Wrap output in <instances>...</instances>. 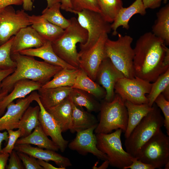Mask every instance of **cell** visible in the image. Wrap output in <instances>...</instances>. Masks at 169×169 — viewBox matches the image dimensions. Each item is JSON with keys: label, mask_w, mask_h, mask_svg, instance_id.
I'll return each mask as SVG.
<instances>
[{"label": "cell", "mask_w": 169, "mask_h": 169, "mask_svg": "<svg viewBox=\"0 0 169 169\" xmlns=\"http://www.w3.org/2000/svg\"><path fill=\"white\" fill-rule=\"evenodd\" d=\"M19 53L23 55L40 58L46 62L60 66L63 68L77 69L60 59L54 51L51 42L49 41H47L39 47L25 49Z\"/></svg>", "instance_id": "cell-20"}, {"label": "cell", "mask_w": 169, "mask_h": 169, "mask_svg": "<svg viewBox=\"0 0 169 169\" xmlns=\"http://www.w3.org/2000/svg\"><path fill=\"white\" fill-rule=\"evenodd\" d=\"M79 69L63 68L53 76L52 79L42 85L41 88L48 89L61 87H72L74 84Z\"/></svg>", "instance_id": "cell-31"}, {"label": "cell", "mask_w": 169, "mask_h": 169, "mask_svg": "<svg viewBox=\"0 0 169 169\" xmlns=\"http://www.w3.org/2000/svg\"><path fill=\"white\" fill-rule=\"evenodd\" d=\"M155 169L161 168L169 161V137L161 129L141 148L136 157Z\"/></svg>", "instance_id": "cell-8"}, {"label": "cell", "mask_w": 169, "mask_h": 169, "mask_svg": "<svg viewBox=\"0 0 169 169\" xmlns=\"http://www.w3.org/2000/svg\"><path fill=\"white\" fill-rule=\"evenodd\" d=\"M8 139V135L7 131H5L3 132H0V153L2 150V144L3 141L7 142Z\"/></svg>", "instance_id": "cell-50"}, {"label": "cell", "mask_w": 169, "mask_h": 169, "mask_svg": "<svg viewBox=\"0 0 169 169\" xmlns=\"http://www.w3.org/2000/svg\"><path fill=\"white\" fill-rule=\"evenodd\" d=\"M16 151L25 169H44V168L39 164L36 158L24 153Z\"/></svg>", "instance_id": "cell-40"}, {"label": "cell", "mask_w": 169, "mask_h": 169, "mask_svg": "<svg viewBox=\"0 0 169 169\" xmlns=\"http://www.w3.org/2000/svg\"><path fill=\"white\" fill-rule=\"evenodd\" d=\"M123 77V74L116 68L109 58L103 59L97 71L96 80L105 90V100L109 102L113 99L115 85L119 79Z\"/></svg>", "instance_id": "cell-15"}, {"label": "cell", "mask_w": 169, "mask_h": 169, "mask_svg": "<svg viewBox=\"0 0 169 169\" xmlns=\"http://www.w3.org/2000/svg\"><path fill=\"white\" fill-rule=\"evenodd\" d=\"M39 96L36 91L24 98L17 99L15 103L13 101L7 107V111L0 118V131L18 129L23 114L30 104Z\"/></svg>", "instance_id": "cell-13"}, {"label": "cell", "mask_w": 169, "mask_h": 169, "mask_svg": "<svg viewBox=\"0 0 169 169\" xmlns=\"http://www.w3.org/2000/svg\"><path fill=\"white\" fill-rule=\"evenodd\" d=\"M71 88L84 91L99 99L105 98L106 94L105 90L103 87L91 79L80 69Z\"/></svg>", "instance_id": "cell-28"}, {"label": "cell", "mask_w": 169, "mask_h": 169, "mask_svg": "<svg viewBox=\"0 0 169 169\" xmlns=\"http://www.w3.org/2000/svg\"><path fill=\"white\" fill-rule=\"evenodd\" d=\"M122 132L120 129L108 134H96L97 146L108 157L109 165L123 169L130 165L132 157L123 148L121 140Z\"/></svg>", "instance_id": "cell-7"}, {"label": "cell", "mask_w": 169, "mask_h": 169, "mask_svg": "<svg viewBox=\"0 0 169 169\" xmlns=\"http://www.w3.org/2000/svg\"><path fill=\"white\" fill-rule=\"evenodd\" d=\"M165 167V169H169V161L167 162L166 164L164 166Z\"/></svg>", "instance_id": "cell-55"}, {"label": "cell", "mask_w": 169, "mask_h": 169, "mask_svg": "<svg viewBox=\"0 0 169 169\" xmlns=\"http://www.w3.org/2000/svg\"><path fill=\"white\" fill-rule=\"evenodd\" d=\"M11 56L16 62V66L14 72L2 81L1 92L7 91L9 93L15 83L23 79L32 80L43 85L63 69L19 53L11 54Z\"/></svg>", "instance_id": "cell-2"}, {"label": "cell", "mask_w": 169, "mask_h": 169, "mask_svg": "<svg viewBox=\"0 0 169 169\" xmlns=\"http://www.w3.org/2000/svg\"><path fill=\"white\" fill-rule=\"evenodd\" d=\"M9 154V164L7 167V169H25L21 160L15 150H13Z\"/></svg>", "instance_id": "cell-41"}, {"label": "cell", "mask_w": 169, "mask_h": 169, "mask_svg": "<svg viewBox=\"0 0 169 169\" xmlns=\"http://www.w3.org/2000/svg\"><path fill=\"white\" fill-rule=\"evenodd\" d=\"M29 18L32 27L47 41H54L64 32V29L51 23L41 15H29Z\"/></svg>", "instance_id": "cell-22"}, {"label": "cell", "mask_w": 169, "mask_h": 169, "mask_svg": "<svg viewBox=\"0 0 169 169\" xmlns=\"http://www.w3.org/2000/svg\"><path fill=\"white\" fill-rule=\"evenodd\" d=\"M15 69L0 70V93L1 92V84L2 81L8 76L12 73Z\"/></svg>", "instance_id": "cell-45"}, {"label": "cell", "mask_w": 169, "mask_h": 169, "mask_svg": "<svg viewBox=\"0 0 169 169\" xmlns=\"http://www.w3.org/2000/svg\"><path fill=\"white\" fill-rule=\"evenodd\" d=\"M40 110L38 105L34 107L29 106L25 111L18 128L21 132L20 137L29 135L33 129L40 125L38 118Z\"/></svg>", "instance_id": "cell-30"}, {"label": "cell", "mask_w": 169, "mask_h": 169, "mask_svg": "<svg viewBox=\"0 0 169 169\" xmlns=\"http://www.w3.org/2000/svg\"><path fill=\"white\" fill-rule=\"evenodd\" d=\"M22 5L24 10L30 11L32 10L33 3L32 0H23Z\"/></svg>", "instance_id": "cell-49"}, {"label": "cell", "mask_w": 169, "mask_h": 169, "mask_svg": "<svg viewBox=\"0 0 169 169\" xmlns=\"http://www.w3.org/2000/svg\"><path fill=\"white\" fill-rule=\"evenodd\" d=\"M72 11L74 13L84 9L93 11L101 13V11L96 0H70Z\"/></svg>", "instance_id": "cell-37"}, {"label": "cell", "mask_w": 169, "mask_h": 169, "mask_svg": "<svg viewBox=\"0 0 169 169\" xmlns=\"http://www.w3.org/2000/svg\"><path fill=\"white\" fill-rule=\"evenodd\" d=\"M74 13L78 15V22L88 33V38L86 42L84 44H79L80 50L93 45L103 33L108 34L111 30V24L99 13L84 9Z\"/></svg>", "instance_id": "cell-9"}, {"label": "cell", "mask_w": 169, "mask_h": 169, "mask_svg": "<svg viewBox=\"0 0 169 169\" xmlns=\"http://www.w3.org/2000/svg\"><path fill=\"white\" fill-rule=\"evenodd\" d=\"M162 0H142L145 8L154 9L158 8L161 5Z\"/></svg>", "instance_id": "cell-43"}, {"label": "cell", "mask_w": 169, "mask_h": 169, "mask_svg": "<svg viewBox=\"0 0 169 169\" xmlns=\"http://www.w3.org/2000/svg\"><path fill=\"white\" fill-rule=\"evenodd\" d=\"M156 19L152 27V33L169 45V4L161 8L156 13Z\"/></svg>", "instance_id": "cell-29"}, {"label": "cell", "mask_w": 169, "mask_h": 169, "mask_svg": "<svg viewBox=\"0 0 169 169\" xmlns=\"http://www.w3.org/2000/svg\"><path fill=\"white\" fill-rule=\"evenodd\" d=\"M169 85V69L161 75L152 83L149 93L146 95L148 100V104L152 106L157 97Z\"/></svg>", "instance_id": "cell-35"}, {"label": "cell", "mask_w": 169, "mask_h": 169, "mask_svg": "<svg viewBox=\"0 0 169 169\" xmlns=\"http://www.w3.org/2000/svg\"><path fill=\"white\" fill-rule=\"evenodd\" d=\"M146 9L142 0H136L131 5L127 8L123 7L120 10L114 21L111 24L112 35L117 34V29L120 26L128 30L129 28V22L134 15L139 14L144 16L146 13Z\"/></svg>", "instance_id": "cell-21"}, {"label": "cell", "mask_w": 169, "mask_h": 169, "mask_svg": "<svg viewBox=\"0 0 169 169\" xmlns=\"http://www.w3.org/2000/svg\"><path fill=\"white\" fill-rule=\"evenodd\" d=\"M161 109L164 116V125L168 136H169V101L167 100L162 94L156 98L154 102Z\"/></svg>", "instance_id": "cell-38"}, {"label": "cell", "mask_w": 169, "mask_h": 169, "mask_svg": "<svg viewBox=\"0 0 169 169\" xmlns=\"http://www.w3.org/2000/svg\"><path fill=\"white\" fill-rule=\"evenodd\" d=\"M128 115L127 125L125 132V138H127L134 128L152 109L148 104L137 105L125 101Z\"/></svg>", "instance_id": "cell-26"}, {"label": "cell", "mask_w": 169, "mask_h": 169, "mask_svg": "<svg viewBox=\"0 0 169 169\" xmlns=\"http://www.w3.org/2000/svg\"><path fill=\"white\" fill-rule=\"evenodd\" d=\"M28 144L37 146L38 147L58 151V146L49 139L40 125L36 127L29 135L18 139L16 144Z\"/></svg>", "instance_id": "cell-27"}, {"label": "cell", "mask_w": 169, "mask_h": 169, "mask_svg": "<svg viewBox=\"0 0 169 169\" xmlns=\"http://www.w3.org/2000/svg\"><path fill=\"white\" fill-rule=\"evenodd\" d=\"M70 19L69 26L64 29L62 35L52 42L55 54L62 59L70 65L79 68L78 52L76 45L78 43L84 44L87 41L88 33L79 24L74 17Z\"/></svg>", "instance_id": "cell-3"}, {"label": "cell", "mask_w": 169, "mask_h": 169, "mask_svg": "<svg viewBox=\"0 0 169 169\" xmlns=\"http://www.w3.org/2000/svg\"><path fill=\"white\" fill-rule=\"evenodd\" d=\"M132 162L129 166L125 167L123 169H154L151 165L144 163L138 160L136 157H132L131 159Z\"/></svg>", "instance_id": "cell-42"}, {"label": "cell", "mask_w": 169, "mask_h": 169, "mask_svg": "<svg viewBox=\"0 0 169 169\" xmlns=\"http://www.w3.org/2000/svg\"><path fill=\"white\" fill-rule=\"evenodd\" d=\"M168 0H163V2L164 3L166 4L167 3Z\"/></svg>", "instance_id": "cell-56"}, {"label": "cell", "mask_w": 169, "mask_h": 169, "mask_svg": "<svg viewBox=\"0 0 169 169\" xmlns=\"http://www.w3.org/2000/svg\"><path fill=\"white\" fill-rule=\"evenodd\" d=\"M14 150L26 153L36 158L48 161H52L59 167L66 169L72 166L71 163L68 158L57 153L56 151L38 147H34L30 144H16Z\"/></svg>", "instance_id": "cell-18"}, {"label": "cell", "mask_w": 169, "mask_h": 169, "mask_svg": "<svg viewBox=\"0 0 169 169\" xmlns=\"http://www.w3.org/2000/svg\"><path fill=\"white\" fill-rule=\"evenodd\" d=\"M41 84L28 79L19 80L14 84L11 91L0 102V117L5 113L8 105L16 99L24 98L32 92L38 90Z\"/></svg>", "instance_id": "cell-19"}, {"label": "cell", "mask_w": 169, "mask_h": 169, "mask_svg": "<svg viewBox=\"0 0 169 169\" xmlns=\"http://www.w3.org/2000/svg\"><path fill=\"white\" fill-rule=\"evenodd\" d=\"M105 19L112 23L120 10L123 7L122 0H96Z\"/></svg>", "instance_id": "cell-34"}, {"label": "cell", "mask_w": 169, "mask_h": 169, "mask_svg": "<svg viewBox=\"0 0 169 169\" xmlns=\"http://www.w3.org/2000/svg\"><path fill=\"white\" fill-rule=\"evenodd\" d=\"M47 41L31 26L23 28L14 36L11 54L28 49L39 47Z\"/></svg>", "instance_id": "cell-17"}, {"label": "cell", "mask_w": 169, "mask_h": 169, "mask_svg": "<svg viewBox=\"0 0 169 169\" xmlns=\"http://www.w3.org/2000/svg\"><path fill=\"white\" fill-rule=\"evenodd\" d=\"M105 161L99 167H96V169H104L107 168L109 165L108 160L104 161Z\"/></svg>", "instance_id": "cell-53"}, {"label": "cell", "mask_w": 169, "mask_h": 169, "mask_svg": "<svg viewBox=\"0 0 169 169\" xmlns=\"http://www.w3.org/2000/svg\"><path fill=\"white\" fill-rule=\"evenodd\" d=\"M23 9L16 11L10 5L0 10V45L7 42L22 28L31 25Z\"/></svg>", "instance_id": "cell-11"}, {"label": "cell", "mask_w": 169, "mask_h": 169, "mask_svg": "<svg viewBox=\"0 0 169 169\" xmlns=\"http://www.w3.org/2000/svg\"><path fill=\"white\" fill-rule=\"evenodd\" d=\"M161 94L167 100L169 101V85L166 87Z\"/></svg>", "instance_id": "cell-52"}, {"label": "cell", "mask_w": 169, "mask_h": 169, "mask_svg": "<svg viewBox=\"0 0 169 169\" xmlns=\"http://www.w3.org/2000/svg\"><path fill=\"white\" fill-rule=\"evenodd\" d=\"M152 85V83L137 77L133 79L124 77L117 82L114 91L124 101L137 105L148 104L146 95L149 93Z\"/></svg>", "instance_id": "cell-10"}, {"label": "cell", "mask_w": 169, "mask_h": 169, "mask_svg": "<svg viewBox=\"0 0 169 169\" xmlns=\"http://www.w3.org/2000/svg\"><path fill=\"white\" fill-rule=\"evenodd\" d=\"M46 110L55 119L62 132L69 130L72 112L71 101L69 96L58 105Z\"/></svg>", "instance_id": "cell-25"}, {"label": "cell", "mask_w": 169, "mask_h": 169, "mask_svg": "<svg viewBox=\"0 0 169 169\" xmlns=\"http://www.w3.org/2000/svg\"><path fill=\"white\" fill-rule=\"evenodd\" d=\"M60 8L66 12H71L72 6L70 0H60Z\"/></svg>", "instance_id": "cell-47"}, {"label": "cell", "mask_w": 169, "mask_h": 169, "mask_svg": "<svg viewBox=\"0 0 169 169\" xmlns=\"http://www.w3.org/2000/svg\"><path fill=\"white\" fill-rule=\"evenodd\" d=\"M10 154L7 153H0V169H4Z\"/></svg>", "instance_id": "cell-46"}, {"label": "cell", "mask_w": 169, "mask_h": 169, "mask_svg": "<svg viewBox=\"0 0 169 169\" xmlns=\"http://www.w3.org/2000/svg\"><path fill=\"white\" fill-rule=\"evenodd\" d=\"M37 161L39 164L43 167L44 169H64L62 168L56 167L47 161L40 159H38Z\"/></svg>", "instance_id": "cell-48"}, {"label": "cell", "mask_w": 169, "mask_h": 169, "mask_svg": "<svg viewBox=\"0 0 169 169\" xmlns=\"http://www.w3.org/2000/svg\"><path fill=\"white\" fill-rule=\"evenodd\" d=\"M14 38L12 37L7 42L0 45V70L15 69L16 62L11 56V48Z\"/></svg>", "instance_id": "cell-36"}, {"label": "cell", "mask_w": 169, "mask_h": 169, "mask_svg": "<svg viewBox=\"0 0 169 169\" xmlns=\"http://www.w3.org/2000/svg\"><path fill=\"white\" fill-rule=\"evenodd\" d=\"M99 122L94 130L96 134L110 133L120 129L125 133L128 122V115L125 101L115 94L111 101L105 100L100 104Z\"/></svg>", "instance_id": "cell-6"}, {"label": "cell", "mask_w": 169, "mask_h": 169, "mask_svg": "<svg viewBox=\"0 0 169 169\" xmlns=\"http://www.w3.org/2000/svg\"><path fill=\"white\" fill-rule=\"evenodd\" d=\"M90 94L82 90L72 88L69 97L75 105L84 107L89 112L99 111L100 104Z\"/></svg>", "instance_id": "cell-32"}, {"label": "cell", "mask_w": 169, "mask_h": 169, "mask_svg": "<svg viewBox=\"0 0 169 169\" xmlns=\"http://www.w3.org/2000/svg\"><path fill=\"white\" fill-rule=\"evenodd\" d=\"M60 6V3H58L49 8L46 7L42 11L41 15L51 23L64 29L69 25L70 21L61 14Z\"/></svg>", "instance_id": "cell-33"}, {"label": "cell", "mask_w": 169, "mask_h": 169, "mask_svg": "<svg viewBox=\"0 0 169 169\" xmlns=\"http://www.w3.org/2000/svg\"><path fill=\"white\" fill-rule=\"evenodd\" d=\"M7 131L8 135V142L5 147L2 149L0 153L10 154L14 149L16 141L20 137L21 132L19 129L15 131L12 129Z\"/></svg>", "instance_id": "cell-39"}, {"label": "cell", "mask_w": 169, "mask_h": 169, "mask_svg": "<svg viewBox=\"0 0 169 169\" xmlns=\"http://www.w3.org/2000/svg\"><path fill=\"white\" fill-rule=\"evenodd\" d=\"M23 0H0V10L10 5H21Z\"/></svg>", "instance_id": "cell-44"}, {"label": "cell", "mask_w": 169, "mask_h": 169, "mask_svg": "<svg viewBox=\"0 0 169 169\" xmlns=\"http://www.w3.org/2000/svg\"><path fill=\"white\" fill-rule=\"evenodd\" d=\"M71 100L72 112L69 130L72 133H77L97 125V120L94 115L84 110L82 107L76 105Z\"/></svg>", "instance_id": "cell-23"}, {"label": "cell", "mask_w": 169, "mask_h": 169, "mask_svg": "<svg viewBox=\"0 0 169 169\" xmlns=\"http://www.w3.org/2000/svg\"><path fill=\"white\" fill-rule=\"evenodd\" d=\"M108 38V34L103 33L94 44L87 49L80 50L78 52L79 68L94 81L96 80L99 67L105 58L104 45Z\"/></svg>", "instance_id": "cell-12"}, {"label": "cell", "mask_w": 169, "mask_h": 169, "mask_svg": "<svg viewBox=\"0 0 169 169\" xmlns=\"http://www.w3.org/2000/svg\"><path fill=\"white\" fill-rule=\"evenodd\" d=\"M8 94V92L7 91L1 92L0 93V102Z\"/></svg>", "instance_id": "cell-54"}, {"label": "cell", "mask_w": 169, "mask_h": 169, "mask_svg": "<svg viewBox=\"0 0 169 169\" xmlns=\"http://www.w3.org/2000/svg\"><path fill=\"white\" fill-rule=\"evenodd\" d=\"M166 46L151 32L140 36L133 49L135 76L154 82L169 69V49Z\"/></svg>", "instance_id": "cell-1"}, {"label": "cell", "mask_w": 169, "mask_h": 169, "mask_svg": "<svg viewBox=\"0 0 169 169\" xmlns=\"http://www.w3.org/2000/svg\"><path fill=\"white\" fill-rule=\"evenodd\" d=\"M72 88L61 87L48 89L41 88L38 90L40 102L45 109L54 106L68 97Z\"/></svg>", "instance_id": "cell-24"}, {"label": "cell", "mask_w": 169, "mask_h": 169, "mask_svg": "<svg viewBox=\"0 0 169 169\" xmlns=\"http://www.w3.org/2000/svg\"><path fill=\"white\" fill-rule=\"evenodd\" d=\"M35 101L40 107L38 118L44 132L47 136L50 137L60 151L64 152L68 146L69 141L64 138L61 129L55 119L42 105L39 96Z\"/></svg>", "instance_id": "cell-16"}, {"label": "cell", "mask_w": 169, "mask_h": 169, "mask_svg": "<svg viewBox=\"0 0 169 169\" xmlns=\"http://www.w3.org/2000/svg\"><path fill=\"white\" fill-rule=\"evenodd\" d=\"M97 125L77 132L75 138L68 146L71 150L82 155H85L90 153L102 160H108L107 156L99 150L97 146L96 136L93 132Z\"/></svg>", "instance_id": "cell-14"}, {"label": "cell", "mask_w": 169, "mask_h": 169, "mask_svg": "<svg viewBox=\"0 0 169 169\" xmlns=\"http://www.w3.org/2000/svg\"><path fill=\"white\" fill-rule=\"evenodd\" d=\"M47 2V7L49 8L55 4L60 3V0H46Z\"/></svg>", "instance_id": "cell-51"}, {"label": "cell", "mask_w": 169, "mask_h": 169, "mask_svg": "<svg viewBox=\"0 0 169 169\" xmlns=\"http://www.w3.org/2000/svg\"><path fill=\"white\" fill-rule=\"evenodd\" d=\"M152 109L141 120L126 138V151L136 157L141 148L164 125V118L160 110L154 103Z\"/></svg>", "instance_id": "cell-4"}, {"label": "cell", "mask_w": 169, "mask_h": 169, "mask_svg": "<svg viewBox=\"0 0 169 169\" xmlns=\"http://www.w3.org/2000/svg\"><path fill=\"white\" fill-rule=\"evenodd\" d=\"M133 40L130 36L119 33L116 40L108 38L107 39L104 49L105 57L110 59L125 77L129 79L135 77L133 67L134 53L131 46Z\"/></svg>", "instance_id": "cell-5"}]
</instances>
